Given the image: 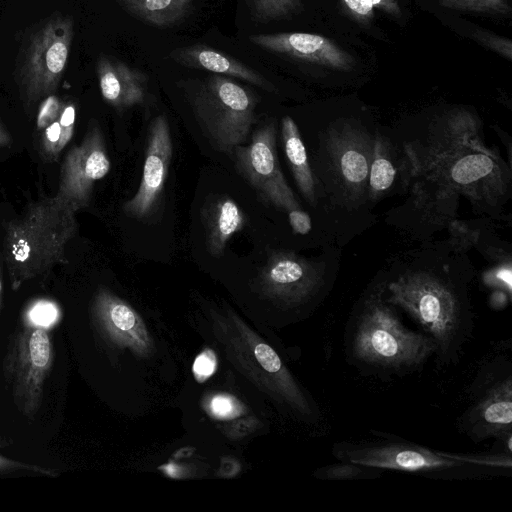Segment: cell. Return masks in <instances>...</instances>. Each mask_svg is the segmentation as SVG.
Returning a JSON list of instances; mask_svg holds the SVG:
<instances>
[{
  "instance_id": "6da1fadb",
  "label": "cell",
  "mask_w": 512,
  "mask_h": 512,
  "mask_svg": "<svg viewBox=\"0 0 512 512\" xmlns=\"http://www.w3.org/2000/svg\"><path fill=\"white\" fill-rule=\"evenodd\" d=\"M377 286L364 296L346 331L345 347L351 363L379 375L415 371L436 352L426 334L405 327Z\"/></svg>"
},
{
  "instance_id": "7a4b0ae2",
  "label": "cell",
  "mask_w": 512,
  "mask_h": 512,
  "mask_svg": "<svg viewBox=\"0 0 512 512\" xmlns=\"http://www.w3.org/2000/svg\"><path fill=\"white\" fill-rule=\"evenodd\" d=\"M76 210L56 195L32 201L5 226L3 259L11 289L66 264L65 247L77 232Z\"/></svg>"
},
{
  "instance_id": "3957f363",
  "label": "cell",
  "mask_w": 512,
  "mask_h": 512,
  "mask_svg": "<svg viewBox=\"0 0 512 512\" xmlns=\"http://www.w3.org/2000/svg\"><path fill=\"white\" fill-rule=\"evenodd\" d=\"M385 299L402 308L434 341L439 364L458 360L473 324L467 307L449 283L428 272H407L387 285Z\"/></svg>"
},
{
  "instance_id": "277c9868",
  "label": "cell",
  "mask_w": 512,
  "mask_h": 512,
  "mask_svg": "<svg viewBox=\"0 0 512 512\" xmlns=\"http://www.w3.org/2000/svg\"><path fill=\"white\" fill-rule=\"evenodd\" d=\"M54 356L48 327L24 314L9 336L2 368L16 408L29 420L36 418L42 406Z\"/></svg>"
},
{
  "instance_id": "5b68a950",
  "label": "cell",
  "mask_w": 512,
  "mask_h": 512,
  "mask_svg": "<svg viewBox=\"0 0 512 512\" xmlns=\"http://www.w3.org/2000/svg\"><path fill=\"white\" fill-rule=\"evenodd\" d=\"M190 102L203 133L216 149L231 153L247 140L257 104L249 89L229 78L213 75L196 85Z\"/></svg>"
},
{
  "instance_id": "8992f818",
  "label": "cell",
  "mask_w": 512,
  "mask_h": 512,
  "mask_svg": "<svg viewBox=\"0 0 512 512\" xmlns=\"http://www.w3.org/2000/svg\"><path fill=\"white\" fill-rule=\"evenodd\" d=\"M72 38L73 21L64 16L53 17L33 36L20 72L21 88L29 102L57 90Z\"/></svg>"
},
{
  "instance_id": "52a82bcc",
  "label": "cell",
  "mask_w": 512,
  "mask_h": 512,
  "mask_svg": "<svg viewBox=\"0 0 512 512\" xmlns=\"http://www.w3.org/2000/svg\"><path fill=\"white\" fill-rule=\"evenodd\" d=\"M232 152L237 170L264 203L286 212L300 208L279 165L273 122L259 127L248 145H238Z\"/></svg>"
},
{
  "instance_id": "ba28073f",
  "label": "cell",
  "mask_w": 512,
  "mask_h": 512,
  "mask_svg": "<svg viewBox=\"0 0 512 512\" xmlns=\"http://www.w3.org/2000/svg\"><path fill=\"white\" fill-rule=\"evenodd\" d=\"M335 458L378 470L428 472L465 465L456 454L445 453L405 441L334 445Z\"/></svg>"
},
{
  "instance_id": "9c48e42d",
  "label": "cell",
  "mask_w": 512,
  "mask_h": 512,
  "mask_svg": "<svg viewBox=\"0 0 512 512\" xmlns=\"http://www.w3.org/2000/svg\"><path fill=\"white\" fill-rule=\"evenodd\" d=\"M105 139L100 126L91 124L79 145L65 155L56 196L76 211L89 205L94 184L110 171Z\"/></svg>"
},
{
  "instance_id": "30bf717a",
  "label": "cell",
  "mask_w": 512,
  "mask_h": 512,
  "mask_svg": "<svg viewBox=\"0 0 512 512\" xmlns=\"http://www.w3.org/2000/svg\"><path fill=\"white\" fill-rule=\"evenodd\" d=\"M424 168L433 177L471 196H479L490 183L498 187L500 168L496 159L480 144L472 141L451 142L447 149L433 150Z\"/></svg>"
},
{
  "instance_id": "8fae6325",
  "label": "cell",
  "mask_w": 512,
  "mask_h": 512,
  "mask_svg": "<svg viewBox=\"0 0 512 512\" xmlns=\"http://www.w3.org/2000/svg\"><path fill=\"white\" fill-rule=\"evenodd\" d=\"M173 154L170 127L165 115L155 117L148 129L140 184L134 196L123 203L124 213L148 221L160 205Z\"/></svg>"
},
{
  "instance_id": "7c38bea8",
  "label": "cell",
  "mask_w": 512,
  "mask_h": 512,
  "mask_svg": "<svg viewBox=\"0 0 512 512\" xmlns=\"http://www.w3.org/2000/svg\"><path fill=\"white\" fill-rule=\"evenodd\" d=\"M324 269L292 251L270 253L260 273L264 292L270 297L295 306L311 299L323 284Z\"/></svg>"
},
{
  "instance_id": "4fadbf2b",
  "label": "cell",
  "mask_w": 512,
  "mask_h": 512,
  "mask_svg": "<svg viewBox=\"0 0 512 512\" xmlns=\"http://www.w3.org/2000/svg\"><path fill=\"white\" fill-rule=\"evenodd\" d=\"M326 150L333 175L346 195L352 199L362 196L368 184L373 140L348 125L331 128Z\"/></svg>"
},
{
  "instance_id": "5bb4252c",
  "label": "cell",
  "mask_w": 512,
  "mask_h": 512,
  "mask_svg": "<svg viewBox=\"0 0 512 512\" xmlns=\"http://www.w3.org/2000/svg\"><path fill=\"white\" fill-rule=\"evenodd\" d=\"M475 403L462 416L461 427L473 441L512 438V376L488 379Z\"/></svg>"
},
{
  "instance_id": "9a60e30c",
  "label": "cell",
  "mask_w": 512,
  "mask_h": 512,
  "mask_svg": "<svg viewBox=\"0 0 512 512\" xmlns=\"http://www.w3.org/2000/svg\"><path fill=\"white\" fill-rule=\"evenodd\" d=\"M249 40L265 50L334 70L346 71L355 66L351 54L320 35L301 32L256 34Z\"/></svg>"
},
{
  "instance_id": "2e32d148",
  "label": "cell",
  "mask_w": 512,
  "mask_h": 512,
  "mask_svg": "<svg viewBox=\"0 0 512 512\" xmlns=\"http://www.w3.org/2000/svg\"><path fill=\"white\" fill-rule=\"evenodd\" d=\"M91 315L98 330L106 339L120 346H129L145 353L151 341L137 312L124 300L105 288L96 292Z\"/></svg>"
},
{
  "instance_id": "e0dca14e",
  "label": "cell",
  "mask_w": 512,
  "mask_h": 512,
  "mask_svg": "<svg viewBox=\"0 0 512 512\" xmlns=\"http://www.w3.org/2000/svg\"><path fill=\"white\" fill-rule=\"evenodd\" d=\"M76 108L73 102H63L48 96L40 106L36 132L41 158L52 163L58 161L74 134Z\"/></svg>"
},
{
  "instance_id": "ac0fdd59",
  "label": "cell",
  "mask_w": 512,
  "mask_h": 512,
  "mask_svg": "<svg viewBox=\"0 0 512 512\" xmlns=\"http://www.w3.org/2000/svg\"><path fill=\"white\" fill-rule=\"evenodd\" d=\"M96 71L102 97L108 104L125 109L143 103L146 77L141 71L105 56L98 59Z\"/></svg>"
},
{
  "instance_id": "d6986e66",
  "label": "cell",
  "mask_w": 512,
  "mask_h": 512,
  "mask_svg": "<svg viewBox=\"0 0 512 512\" xmlns=\"http://www.w3.org/2000/svg\"><path fill=\"white\" fill-rule=\"evenodd\" d=\"M206 232V245L214 257L223 255L232 236L244 229L247 218L229 196L218 195L206 202L201 212Z\"/></svg>"
},
{
  "instance_id": "ffe728a7",
  "label": "cell",
  "mask_w": 512,
  "mask_h": 512,
  "mask_svg": "<svg viewBox=\"0 0 512 512\" xmlns=\"http://www.w3.org/2000/svg\"><path fill=\"white\" fill-rule=\"evenodd\" d=\"M171 57L184 66L229 75L250 82L265 90H274L273 85L257 71L205 45H193L178 49L172 53Z\"/></svg>"
},
{
  "instance_id": "44dd1931",
  "label": "cell",
  "mask_w": 512,
  "mask_h": 512,
  "mask_svg": "<svg viewBox=\"0 0 512 512\" xmlns=\"http://www.w3.org/2000/svg\"><path fill=\"white\" fill-rule=\"evenodd\" d=\"M281 134L286 158L298 189L311 204H315V181L309 165L306 148L294 120L285 116L281 121Z\"/></svg>"
},
{
  "instance_id": "7402d4cb",
  "label": "cell",
  "mask_w": 512,
  "mask_h": 512,
  "mask_svg": "<svg viewBox=\"0 0 512 512\" xmlns=\"http://www.w3.org/2000/svg\"><path fill=\"white\" fill-rule=\"evenodd\" d=\"M128 13L155 26L180 21L197 0H117Z\"/></svg>"
},
{
  "instance_id": "603a6c76",
  "label": "cell",
  "mask_w": 512,
  "mask_h": 512,
  "mask_svg": "<svg viewBox=\"0 0 512 512\" xmlns=\"http://www.w3.org/2000/svg\"><path fill=\"white\" fill-rule=\"evenodd\" d=\"M396 173L388 141L383 137L375 138L367 184L368 194L372 200L379 199L391 188Z\"/></svg>"
},
{
  "instance_id": "cb8c5ba5",
  "label": "cell",
  "mask_w": 512,
  "mask_h": 512,
  "mask_svg": "<svg viewBox=\"0 0 512 512\" xmlns=\"http://www.w3.org/2000/svg\"><path fill=\"white\" fill-rule=\"evenodd\" d=\"M315 471L314 476L321 480H361L380 476L378 469L339 460Z\"/></svg>"
},
{
  "instance_id": "d4e9b609",
  "label": "cell",
  "mask_w": 512,
  "mask_h": 512,
  "mask_svg": "<svg viewBox=\"0 0 512 512\" xmlns=\"http://www.w3.org/2000/svg\"><path fill=\"white\" fill-rule=\"evenodd\" d=\"M254 15L263 21L281 19L301 7L300 0H248Z\"/></svg>"
},
{
  "instance_id": "484cf974",
  "label": "cell",
  "mask_w": 512,
  "mask_h": 512,
  "mask_svg": "<svg viewBox=\"0 0 512 512\" xmlns=\"http://www.w3.org/2000/svg\"><path fill=\"white\" fill-rule=\"evenodd\" d=\"M10 444V441L0 435V449L9 446ZM18 471L38 473L50 477H56L59 475L58 471L55 469H47L36 464L20 462L0 454V474L14 473Z\"/></svg>"
},
{
  "instance_id": "4316f807",
  "label": "cell",
  "mask_w": 512,
  "mask_h": 512,
  "mask_svg": "<svg viewBox=\"0 0 512 512\" xmlns=\"http://www.w3.org/2000/svg\"><path fill=\"white\" fill-rule=\"evenodd\" d=\"M443 5L463 10L490 11L502 10L504 5L499 0H439Z\"/></svg>"
},
{
  "instance_id": "83f0119b",
  "label": "cell",
  "mask_w": 512,
  "mask_h": 512,
  "mask_svg": "<svg viewBox=\"0 0 512 512\" xmlns=\"http://www.w3.org/2000/svg\"><path fill=\"white\" fill-rule=\"evenodd\" d=\"M25 315L33 322L49 327L57 318V309L55 305L47 301H40L31 307Z\"/></svg>"
},
{
  "instance_id": "f1b7e54d",
  "label": "cell",
  "mask_w": 512,
  "mask_h": 512,
  "mask_svg": "<svg viewBox=\"0 0 512 512\" xmlns=\"http://www.w3.org/2000/svg\"><path fill=\"white\" fill-rule=\"evenodd\" d=\"M346 12L358 22L368 23L374 17V8L367 0H340Z\"/></svg>"
},
{
  "instance_id": "f546056e",
  "label": "cell",
  "mask_w": 512,
  "mask_h": 512,
  "mask_svg": "<svg viewBox=\"0 0 512 512\" xmlns=\"http://www.w3.org/2000/svg\"><path fill=\"white\" fill-rule=\"evenodd\" d=\"M216 367V359L211 351L201 353L195 360L193 370L199 380H204L213 374Z\"/></svg>"
},
{
  "instance_id": "4dcf8cb0",
  "label": "cell",
  "mask_w": 512,
  "mask_h": 512,
  "mask_svg": "<svg viewBox=\"0 0 512 512\" xmlns=\"http://www.w3.org/2000/svg\"><path fill=\"white\" fill-rule=\"evenodd\" d=\"M288 213L290 226L294 233L306 235L312 228L310 216L300 208L293 209Z\"/></svg>"
},
{
  "instance_id": "1f68e13d",
  "label": "cell",
  "mask_w": 512,
  "mask_h": 512,
  "mask_svg": "<svg viewBox=\"0 0 512 512\" xmlns=\"http://www.w3.org/2000/svg\"><path fill=\"white\" fill-rule=\"evenodd\" d=\"M236 405L226 396H216L211 402V410L214 415L221 418L233 417L236 413Z\"/></svg>"
},
{
  "instance_id": "d6a6232c",
  "label": "cell",
  "mask_w": 512,
  "mask_h": 512,
  "mask_svg": "<svg viewBox=\"0 0 512 512\" xmlns=\"http://www.w3.org/2000/svg\"><path fill=\"white\" fill-rule=\"evenodd\" d=\"M373 8H378L383 12L394 16L401 17L402 12L397 0H367Z\"/></svg>"
},
{
  "instance_id": "836d02e7",
  "label": "cell",
  "mask_w": 512,
  "mask_h": 512,
  "mask_svg": "<svg viewBox=\"0 0 512 512\" xmlns=\"http://www.w3.org/2000/svg\"><path fill=\"white\" fill-rule=\"evenodd\" d=\"M12 137L9 131L0 123V147L10 146Z\"/></svg>"
},
{
  "instance_id": "e575fe53",
  "label": "cell",
  "mask_w": 512,
  "mask_h": 512,
  "mask_svg": "<svg viewBox=\"0 0 512 512\" xmlns=\"http://www.w3.org/2000/svg\"><path fill=\"white\" fill-rule=\"evenodd\" d=\"M2 254L0 252V311H1V294H2V287H3V270H2Z\"/></svg>"
}]
</instances>
